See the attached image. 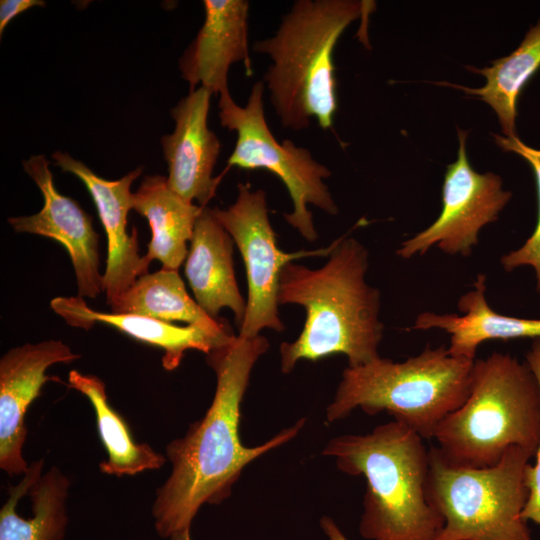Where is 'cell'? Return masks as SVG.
I'll list each match as a JSON object with an SVG mask.
<instances>
[{
  "mask_svg": "<svg viewBox=\"0 0 540 540\" xmlns=\"http://www.w3.org/2000/svg\"><path fill=\"white\" fill-rule=\"evenodd\" d=\"M268 348L262 335H235L207 354L206 361L216 374V390L205 415L192 423L183 437L166 446L171 473L156 490L152 505L155 531L161 538L190 531L202 505L222 503L245 466L293 439L304 426L302 418L255 447L241 442V402L251 371Z\"/></svg>",
  "mask_w": 540,
  "mask_h": 540,
  "instance_id": "cell-1",
  "label": "cell"
},
{
  "mask_svg": "<svg viewBox=\"0 0 540 540\" xmlns=\"http://www.w3.org/2000/svg\"><path fill=\"white\" fill-rule=\"evenodd\" d=\"M368 257L359 241L342 237L321 268L290 262L282 269L278 303L297 304L306 312L299 337L280 346L283 373L300 360L318 361L333 354H344L348 367L379 357L384 326L379 320L380 293L365 280Z\"/></svg>",
  "mask_w": 540,
  "mask_h": 540,
  "instance_id": "cell-2",
  "label": "cell"
},
{
  "mask_svg": "<svg viewBox=\"0 0 540 540\" xmlns=\"http://www.w3.org/2000/svg\"><path fill=\"white\" fill-rule=\"evenodd\" d=\"M323 454L366 480L359 531L367 540H434L444 518L429 498V449L407 425L393 420L365 435L331 439Z\"/></svg>",
  "mask_w": 540,
  "mask_h": 540,
  "instance_id": "cell-3",
  "label": "cell"
},
{
  "mask_svg": "<svg viewBox=\"0 0 540 540\" xmlns=\"http://www.w3.org/2000/svg\"><path fill=\"white\" fill-rule=\"evenodd\" d=\"M353 0H297L276 33L257 41L254 51L272 64L263 82L283 127L300 131L315 120L330 129L337 111L333 54L346 28L369 5Z\"/></svg>",
  "mask_w": 540,
  "mask_h": 540,
  "instance_id": "cell-4",
  "label": "cell"
},
{
  "mask_svg": "<svg viewBox=\"0 0 540 540\" xmlns=\"http://www.w3.org/2000/svg\"><path fill=\"white\" fill-rule=\"evenodd\" d=\"M442 457L455 466L497 464L513 446L535 456L540 443V387L527 363L494 352L475 359L465 402L437 426Z\"/></svg>",
  "mask_w": 540,
  "mask_h": 540,
  "instance_id": "cell-5",
  "label": "cell"
},
{
  "mask_svg": "<svg viewBox=\"0 0 540 540\" xmlns=\"http://www.w3.org/2000/svg\"><path fill=\"white\" fill-rule=\"evenodd\" d=\"M474 361L440 346L426 347L403 362L379 356L347 367L326 409V421L343 419L356 408L368 415L386 411L424 440L433 439L440 422L467 399Z\"/></svg>",
  "mask_w": 540,
  "mask_h": 540,
  "instance_id": "cell-6",
  "label": "cell"
},
{
  "mask_svg": "<svg viewBox=\"0 0 540 540\" xmlns=\"http://www.w3.org/2000/svg\"><path fill=\"white\" fill-rule=\"evenodd\" d=\"M532 455L510 447L495 465L459 467L429 449V498L444 518L434 540H532L521 514Z\"/></svg>",
  "mask_w": 540,
  "mask_h": 540,
  "instance_id": "cell-7",
  "label": "cell"
},
{
  "mask_svg": "<svg viewBox=\"0 0 540 540\" xmlns=\"http://www.w3.org/2000/svg\"><path fill=\"white\" fill-rule=\"evenodd\" d=\"M264 89L263 81L255 82L245 106L237 104L229 90L220 94V124L236 133L228 167L266 169L276 175L287 188L293 204L292 212L283 214L284 219L304 239L313 242L318 239V233L307 205L312 204L330 215L338 213L323 182L331 176V171L317 162L307 148L296 146L289 139L276 140L265 119Z\"/></svg>",
  "mask_w": 540,
  "mask_h": 540,
  "instance_id": "cell-8",
  "label": "cell"
},
{
  "mask_svg": "<svg viewBox=\"0 0 540 540\" xmlns=\"http://www.w3.org/2000/svg\"><path fill=\"white\" fill-rule=\"evenodd\" d=\"M230 234L242 256L248 283V298L239 336L252 338L264 329H285L278 313V289L282 269L294 259L329 255L331 246L314 251L286 253L277 245V235L268 216L266 194L238 184L236 201L227 209H211Z\"/></svg>",
  "mask_w": 540,
  "mask_h": 540,
  "instance_id": "cell-9",
  "label": "cell"
},
{
  "mask_svg": "<svg viewBox=\"0 0 540 540\" xmlns=\"http://www.w3.org/2000/svg\"><path fill=\"white\" fill-rule=\"evenodd\" d=\"M468 132L458 129L457 160L447 166L442 187V210L426 229L404 241L396 254L403 259L423 256L436 246L449 255L468 256L478 244L481 229L498 219L512 197L500 176L478 173L466 154Z\"/></svg>",
  "mask_w": 540,
  "mask_h": 540,
  "instance_id": "cell-10",
  "label": "cell"
},
{
  "mask_svg": "<svg viewBox=\"0 0 540 540\" xmlns=\"http://www.w3.org/2000/svg\"><path fill=\"white\" fill-rule=\"evenodd\" d=\"M22 163L25 172L39 187L44 203L38 213L12 217L8 223L16 232L36 234L59 242L70 256L78 296L95 298L104 291V278L99 272V236L91 217L75 200L57 191L45 156H31Z\"/></svg>",
  "mask_w": 540,
  "mask_h": 540,
  "instance_id": "cell-11",
  "label": "cell"
},
{
  "mask_svg": "<svg viewBox=\"0 0 540 540\" xmlns=\"http://www.w3.org/2000/svg\"><path fill=\"white\" fill-rule=\"evenodd\" d=\"M80 355L60 340L26 343L8 350L0 359V467L10 476L24 475L29 465L22 449L28 431L25 415L46 382L47 369L71 363Z\"/></svg>",
  "mask_w": 540,
  "mask_h": 540,
  "instance_id": "cell-12",
  "label": "cell"
},
{
  "mask_svg": "<svg viewBox=\"0 0 540 540\" xmlns=\"http://www.w3.org/2000/svg\"><path fill=\"white\" fill-rule=\"evenodd\" d=\"M62 172L75 175L86 186L95 204L107 237V259L103 274L107 305H112L140 276L148 273L149 263L139 254L137 230L127 232V216L132 209V183L142 166L118 180L98 176L83 162L68 153L52 154Z\"/></svg>",
  "mask_w": 540,
  "mask_h": 540,
  "instance_id": "cell-13",
  "label": "cell"
},
{
  "mask_svg": "<svg viewBox=\"0 0 540 540\" xmlns=\"http://www.w3.org/2000/svg\"><path fill=\"white\" fill-rule=\"evenodd\" d=\"M211 95L202 86L190 90L170 111L174 131L161 139L169 188L187 201L196 200L201 207L215 196L222 178L212 177L221 143L208 128Z\"/></svg>",
  "mask_w": 540,
  "mask_h": 540,
  "instance_id": "cell-14",
  "label": "cell"
},
{
  "mask_svg": "<svg viewBox=\"0 0 540 540\" xmlns=\"http://www.w3.org/2000/svg\"><path fill=\"white\" fill-rule=\"evenodd\" d=\"M205 18L194 40L179 60L182 78L190 90L200 86L212 94L228 89L232 64L242 62L247 76L253 74L248 43L246 0H204Z\"/></svg>",
  "mask_w": 540,
  "mask_h": 540,
  "instance_id": "cell-15",
  "label": "cell"
},
{
  "mask_svg": "<svg viewBox=\"0 0 540 540\" xmlns=\"http://www.w3.org/2000/svg\"><path fill=\"white\" fill-rule=\"evenodd\" d=\"M50 306L70 326L90 329L94 324L102 323L139 342L161 349L162 366L167 371L180 365L187 350H198L207 355L235 336L232 328L213 330L198 325L176 326L143 315L99 312L90 308L79 296L56 297L51 300Z\"/></svg>",
  "mask_w": 540,
  "mask_h": 540,
  "instance_id": "cell-16",
  "label": "cell"
},
{
  "mask_svg": "<svg viewBox=\"0 0 540 540\" xmlns=\"http://www.w3.org/2000/svg\"><path fill=\"white\" fill-rule=\"evenodd\" d=\"M44 459L32 462L9 488L0 510V540H63L68 525L70 480L53 466L42 475Z\"/></svg>",
  "mask_w": 540,
  "mask_h": 540,
  "instance_id": "cell-17",
  "label": "cell"
},
{
  "mask_svg": "<svg viewBox=\"0 0 540 540\" xmlns=\"http://www.w3.org/2000/svg\"><path fill=\"white\" fill-rule=\"evenodd\" d=\"M234 241L217 221L211 208L204 207L194 226L185 275L195 301L210 317L217 319L221 309L227 307L241 327L246 302L236 281L233 267Z\"/></svg>",
  "mask_w": 540,
  "mask_h": 540,
  "instance_id": "cell-18",
  "label": "cell"
},
{
  "mask_svg": "<svg viewBox=\"0 0 540 540\" xmlns=\"http://www.w3.org/2000/svg\"><path fill=\"white\" fill-rule=\"evenodd\" d=\"M473 285L474 288L458 300L462 315L422 312L412 329L445 331L450 335L449 353L468 360H475L477 348L485 341L540 339V319L518 318L494 311L485 298V275L479 274Z\"/></svg>",
  "mask_w": 540,
  "mask_h": 540,
  "instance_id": "cell-19",
  "label": "cell"
},
{
  "mask_svg": "<svg viewBox=\"0 0 540 540\" xmlns=\"http://www.w3.org/2000/svg\"><path fill=\"white\" fill-rule=\"evenodd\" d=\"M204 207L187 201L171 190L167 177L146 176L132 194V209L145 217L152 236L144 255L150 264L154 259L163 269L177 270L185 261L197 218Z\"/></svg>",
  "mask_w": 540,
  "mask_h": 540,
  "instance_id": "cell-20",
  "label": "cell"
},
{
  "mask_svg": "<svg viewBox=\"0 0 540 540\" xmlns=\"http://www.w3.org/2000/svg\"><path fill=\"white\" fill-rule=\"evenodd\" d=\"M68 386L85 395L93 406L99 437L107 460L99 463L101 473L117 477L157 470L166 456L149 444L136 443L127 422L109 403L105 383L97 376L71 370Z\"/></svg>",
  "mask_w": 540,
  "mask_h": 540,
  "instance_id": "cell-21",
  "label": "cell"
},
{
  "mask_svg": "<svg viewBox=\"0 0 540 540\" xmlns=\"http://www.w3.org/2000/svg\"><path fill=\"white\" fill-rule=\"evenodd\" d=\"M110 312L130 313L169 322L182 321L213 330L231 326L225 320L210 317L193 300L177 270L161 268L140 276L110 305Z\"/></svg>",
  "mask_w": 540,
  "mask_h": 540,
  "instance_id": "cell-22",
  "label": "cell"
},
{
  "mask_svg": "<svg viewBox=\"0 0 540 540\" xmlns=\"http://www.w3.org/2000/svg\"><path fill=\"white\" fill-rule=\"evenodd\" d=\"M540 67V20L526 34L511 54L492 61L484 68L468 67L481 74L486 83L480 88H468L447 83L486 102L498 116L506 137H515L516 102L530 78Z\"/></svg>",
  "mask_w": 540,
  "mask_h": 540,
  "instance_id": "cell-23",
  "label": "cell"
},
{
  "mask_svg": "<svg viewBox=\"0 0 540 540\" xmlns=\"http://www.w3.org/2000/svg\"><path fill=\"white\" fill-rule=\"evenodd\" d=\"M495 142L504 151L514 152L526 159L533 168L538 197V216L535 229L526 242L518 249L501 257V265L505 271H513L517 267L531 266L536 274V288L540 293V150L525 145L520 139L493 135Z\"/></svg>",
  "mask_w": 540,
  "mask_h": 540,
  "instance_id": "cell-24",
  "label": "cell"
},
{
  "mask_svg": "<svg viewBox=\"0 0 540 540\" xmlns=\"http://www.w3.org/2000/svg\"><path fill=\"white\" fill-rule=\"evenodd\" d=\"M526 363L534 373L540 387V339L534 340L526 355ZM535 456V464H529L526 471L529 496L521 516L525 521L531 520L540 525V443Z\"/></svg>",
  "mask_w": 540,
  "mask_h": 540,
  "instance_id": "cell-25",
  "label": "cell"
},
{
  "mask_svg": "<svg viewBox=\"0 0 540 540\" xmlns=\"http://www.w3.org/2000/svg\"><path fill=\"white\" fill-rule=\"evenodd\" d=\"M45 6L42 0H1L0 1V36H2L8 23L17 15L35 7Z\"/></svg>",
  "mask_w": 540,
  "mask_h": 540,
  "instance_id": "cell-26",
  "label": "cell"
},
{
  "mask_svg": "<svg viewBox=\"0 0 540 540\" xmlns=\"http://www.w3.org/2000/svg\"><path fill=\"white\" fill-rule=\"evenodd\" d=\"M320 524L329 540H348L331 518L323 517Z\"/></svg>",
  "mask_w": 540,
  "mask_h": 540,
  "instance_id": "cell-27",
  "label": "cell"
},
{
  "mask_svg": "<svg viewBox=\"0 0 540 540\" xmlns=\"http://www.w3.org/2000/svg\"><path fill=\"white\" fill-rule=\"evenodd\" d=\"M170 540H191L190 531L178 534L172 537Z\"/></svg>",
  "mask_w": 540,
  "mask_h": 540,
  "instance_id": "cell-28",
  "label": "cell"
}]
</instances>
